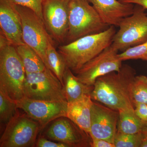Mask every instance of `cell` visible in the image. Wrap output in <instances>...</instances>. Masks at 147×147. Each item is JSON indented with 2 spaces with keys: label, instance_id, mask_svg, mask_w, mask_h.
Returning a JSON list of instances; mask_svg holds the SVG:
<instances>
[{
  "label": "cell",
  "instance_id": "cell-27",
  "mask_svg": "<svg viewBox=\"0 0 147 147\" xmlns=\"http://www.w3.org/2000/svg\"><path fill=\"white\" fill-rule=\"evenodd\" d=\"M134 110L138 117L145 122H147V104L137 103L134 105Z\"/></svg>",
  "mask_w": 147,
  "mask_h": 147
},
{
  "label": "cell",
  "instance_id": "cell-17",
  "mask_svg": "<svg viewBox=\"0 0 147 147\" xmlns=\"http://www.w3.org/2000/svg\"><path fill=\"white\" fill-rule=\"evenodd\" d=\"M63 84L65 95L67 102L77 100L86 95H91L94 87L82 83L67 67L64 74Z\"/></svg>",
  "mask_w": 147,
  "mask_h": 147
},
{
  "label": "cell",
  "instance_id": "cell-29",
  "mask_svg": "<svg viewBox=\"0 0 147 147\" xmlns=\"http://www.w3.org/2000/svg\"><path fill=\"white\" fill-rule=\"evenodd\" d=\"M122 2L138 5L147 9V0H119Z\"/></svg>",
  "mask_w": 147,
  "mask_h": 147
},
{
  "label": "cell",
  "instance_id": "cell-20",
  "mask_svg": "<svg viewBox=\"0 0 147 147\" xmlns=\"http://www.w3.org/2000/svg\"><path fill=\"white\" fill-rule=\"evenodd\" d=\"M55 41H50L46 51L48 68L57 77L63 86V76L67 68L64 60L56 50L55 46Z\"/></svg>",
  "mask_w": 147,
  "mask_h": 147
},
{
  "label": "cell",
  "instance_id": "cell-18",
  "mask_svg": "<svg viewBox=\"0 0 147 147\" xmlns=\"http://www.w3.org/2000/svg\"><path fill=\"white\" fill-rule=\"evenodd\" d=\"M16 47L24 66L26 75L42 71L47 68L39 55L28 45L24 43Z\"/></svg>",
  "mask_w": 147,
  "mask_h": 147
},
{
  "label": "cell",
  "instance_id": "cell-5",
  "mask_svg": "<svg viewBox=\"0 0 147 147\" xmlns=\"http://www.w3.org/2000/svg\"><path fill=\"white\" fill-rule=\"evenodd\" d=\"M145 10L141 6L134 5L133 13L124 18L119 25L111 44L113 47L123 52L147 41V13Z\"/></svg>",
  "mask_w": 147,
  "mask_h": 147
},
{
  "label": "cell",
  "instance_id": "cell-28",
  "mask_svg": "<svg viewBox=\"0 0 147 147\" xmlns=\"http://www.w3.org/2000/svg\"><path fill=\"white\" fill-rule=\"evenodd\" d=\"M91 147H115L113 143L102 139L91 138Z\"/></svg>",
  "mask_w": 147,
  "mask_h": 147
},
{
  "label": "cell",
  "instance_id": "cell-11",
  "mask_svg": "<svg viewBox=\"0 0 147 147\" xmlns=\"http://www.w3.org/2000/svg\"><path fill=\"white\" fill-rule=\"evenodd\" d=\"M17 105L18 109L23 110L29 117L37 121L41 128L52 121L62 117H66V100L47 101L24 97L17 101Z\"/></svg>",
  "mask_w": 147,
  "mask_h": 147
},
{
  "label": "cell",
  "instance_id": "cell-13",
  "mask_svg": "<svg viewBox=\"0 0 147 147\" xmlns=\"http://www.w3.org/2000/svg\"><path fill=\"white\" fill-rule=\"evenodd\" d=\"M46 134L49 139L69 147H91L92 139L89 134L66 117L55 120Z\"/></svg>",
  "mask_w": 147,
  "mask_h": 147
},
{
  "label": "cell",
  "instance_id": "cell-25",
  "mask_svg": "<svg viewBox=\"0 0 147 147\" xmlns=\"http://www.w3.org/2000/svg\"><path fill=\"white\" fill-rule=\"evenodd\" d=\"M43 0H11L16 5L26 7L32 9L43 21L42 4Z\"/></svg>",
  "mask_w": 147,
  "mask_h": 147
},
{
  "label": "cell",
  "instance_id": "cell-26",
  "mask_svg": "<svg viewBox=\"0 0 147 147\" xmlns=\"http://www.w3.org/2000/svg\"><path fill=\"white\" fill-rule=\"evenodd\" d=\"M37 147H69L68 145L61 143L55 142L47 140L43 137L38 138L36 144Z\"/></svg>",
  "mask_w": 147,
  "mask_h": 147
},
{
  "label": "cell",
  "instance_id": "cell-4",
  "mask_svg": "<svg viewBox=\"0 0 147 147\" xmlns=\"http://www.w3.org/2000/svg\"><path fill=\"white\" fill-rule=\"evenodd\" d=\"M69 28L65 43L104 31L109 26L103 23L88 0H69Z\"/></svg>",
  "mask_w": 147,
  "mask_h": 147
},
{
  "label": "cell",
  "instance_id": "cell-31",
  "mask_svg": "<svg viewBox=\"0 0 147 147\" xmlns=\"http://www.w3.org/2000/svg\"><path fill=\"white\" fill-rule=\"evenodd\" d=\"M142 132L145 135V137H147V125L144 128Z\"/></svg>",
  "mask_w": 147,
  "mask_h": 147
},
{
  "label": "cell",
  "instance_id": "cell-22",
  "mask_svg": "<svg viewBox=\"0 0 147 147\" xmlns=\"http://www.w3.org/2000/svg\"><path fill=\"white\" fill-rule=\"evenodd\" d=\"M144 137L142 132L135 134L117 132L114 144L115 147H141Z\"/></svg>",
  "mask_w": 147,
  "mask_h": 147
},
{
  "label": "cell",
  "instance_id": "cell-15",
  "mask_svg": "<svg viewBox=\"0 0 147 147\" xmlns=\"http://www.w3.org/2000/svg\"><path fill=\"white\" fill-rule=\"evenodd\" d=\"M93 6L103 23L109 26L119 27L124 18L134 12L133 4L119 0H88Z\"/></svg>",
  "mask_w": 147,
  "mask_h": 147
},
{
  "label": "cell",
  "instance_id": "cell-19",
  "mask_svg": "<svg viewBox=\"0 0 147 147\" xmlns=\"http://www.w3.org/2000/svg\"><path fill=\"white\" fill-rule=\"evenodd\" d=\"M119 113L117 132L126 134L139 133L147 125V122L139 118L134 109L121 110Z\"/></svg>",
  "mask_w": 147,
  "mask_h": 147
},
{
  "label": "cell",
  "instance_id": "cell-14",
  "mask_svg": "<svg viewBox=\"0 0 147 147\" xmlns=\"http://www.w3.org/2000/svg\"><path fill=\"white\" fill-rule=\"evenodd\" d=\"M0 28L11 44H24L21 16L11 0H0Z\"/></svg>",
  "mask_w": 147,
  "mask_h": 147
},
{
  "label": "cell",
  "instance_id": "cell-8",
  "mask_svg": "<svg viewBox=\"0 0 147 147\" xmlns=\"http://www.w3.org/2000/svg\"><path fill=\"white\" fill-rule=\"evenodd\" d=\"M16 6L22 21L24 43L36 52L48 68L46 50L48 42L55 40L47 32L43 21L34 11L26 7L16 5Z\"/></svg>",
  "mask_w": 147,
  "mask_h": 147
},
{
  "label": "cell",
  "instance_id": "cell-21",
  "mask_svg": "<svg viewBox=\"0 0 147 147\" xmlns=\"http://www.w3.org/2000/svg\"><path fill=\"white\" fill-rule=\"evenodd\" d=\"M18 109L17 101L0 91V121L7 124L15 116Z\"/></svg>",
  "mask_w": 147,
  "mask_h": 147
},
{
  "label": "cell",
  "instance_id": "cell-1",
  "mask_svg": "<svg viewBox=\"0 0 147 147\" xmlns=\"http://www.w3.org/2000/svg\"><path fill=\"white\" fill-rule=\"evenodd\" d=\"M136 76L135 69L123 64L118 71H113L98 78L91 94L93 100L113 110L134 109L133 84Z\"/></svg>",
  "mask_w": 147,
  "mask_h": 147
},
{
  "label": "cell",
  "instance_id": "cell-6",
  "mask_svg": "<svg viewBox=\"0 0 147 147\" xmlns=\"http://www.w3.org/2000/svg\"><path fill=\"white\" fill-rule=\"evenodd\" d=\"M41 128L37 121L18 112L7 124L0 139V147H35Z\"/></svg>",
  "mask_w": 147,
  "mask_h": 147
},
{
  "label": "cell",
  "instance_id": "cell-7",
  "mask_svg": "<svg viewBox=\"0 0 147 147\" xmlns=\"http://www.w3.org/2000/svg\"><path fill=\"white\" fill-rule=\"evenodd\" d=\"M24 92L25 97L33 100L67 101L63 86L47 67L43 71L26 75Z\"/></svg>",
  "mask_w": 147,
  "mask_h": 147
},
{
  "label": "cell",
  "instance_id": "cell-30",
  "mask_svg": "<svg viewBox=\"0 0 147 147\" xmlns=\"http://www.w3.org/2000/svg\"><path fill=\"white\" fill-rule=\"evenodd\" d=\"M141 147H147V137H145V135L142 141Z\"/></svg>",
  "mask_w": 147,
  "mask_h": 147
},
{
  "label": "cell",
  "instance_id": "cell-12",
  "mask_svg": "<svg viewBox=\"0 0 147 147\" xmlns=\"http://www.w3.org/2000/svg\"><path fill=\"white\" fill-rule=\"evenodd\" d=\"M119 118V111L94 102L91 109V138L102 139L114 144Z\"/></svg>",
  "mask_w": 147,
  "mask_h": 147
},
{
  "label": "cell",
  "instance_id": "cell-3",
  "mask_svg": "<svg viewBox=\"0 0 147 147\" xmlns=\"http://www.w3.org/2000/svg\"><path fill=\"white\" fill-rule=\"evenodd\" d=\"M26 73L24 66L12 44L0 48V91L13 100L25 97Z\"/></svg>",
  "mask_w": 147,
  "mask_h": 147
},
{
  "label": "cell",
  "instance_id": "cell-10",
  "mask_svg": "<svg viewBox=\"0 0 147 147\" xmlns=\"http://www.w3.org/2000/svg\"><path fill=\"white\" fill-rule=\"evenodd\" d=\"M69 0H43V21L55 41L65 43L68 31Z\"/></svg>",
  "mask_w": 147,
  "mask_h": 147
},
{
  "label": "cell",
  "instance_id": "cell-16",
  "mask_svg": "<svg viewBox=\"0 0 147 147\" xmlns=\"http://www.w3.org/2000/svg\"><path fill=\"white\" fill-rule=\"evenodd\" d=\"M93 102L90 95H86L77 100L67 102L66 117L89 135Z\"/></svg>",
  "mask_w": 147,
  "mask_h": 147
},
{
  "label": "cell",
  "instance_id": "cell-2",
  "mask_svg": "<svg viewBox=\"0 0 147 147\" xmlns=\"http://www.w3.org/2000/svg\"><path fill=\"white\" fill-rule=\"evenodd\" d=\"M115 27L110 26L99 33L86 36L60 45L58 51L64 60L67 67L76 74L85 64L111 45L117 32Z\"/></svg>",
  "mask_w": 147,
  "mask_h": 147
},
{
  "label": "cell",
  "instance_id": "cell-24",
  "mask_svg": "<svg viewBox=\"0 0 147 147\" xmlns=\"http://www.w3.org/2000/svg\"><path fill=\"white\" fill-rule=\"evenodd\" d=\"M121 61L141 59L147 62V41L140 45L130 47L118 54Z\"/></svg>",
  "mask_w": 147,
  "mask_h": 147
},
{
  "label": "cell",
  "instance_id": "cell-9",
  "mask_svg": "<svg viewBox=\"0 0 147 147\" xmlns=\"http://www.w3.org/2000/svg\"><path fill=\"white\" fill-rule=\"evenodd\" d=\"M118 52L112 45L108 46L80 69L76 74L77 78L84 84L93 86L100 76L119 71L123 61L118 57Z\"/></svg>",
  "mask_w": 147,
  "mask_h": 147
},
{
  "label": "cell",
  "instance_id": "cell-23",
  "mask_svg": "<svg viewBox=\"0 0 147 147\" xmlns=\"http://www.w3.org/2000/svg\"><path fill=\"white\" fill-rule=\"evenodd\" d=\"M132 95L134 105L137 103L147 104V76H136L133 84Z\"/></svg>",
  "mask_w": 147,
  "mask_h": 147
}]
</instances>
